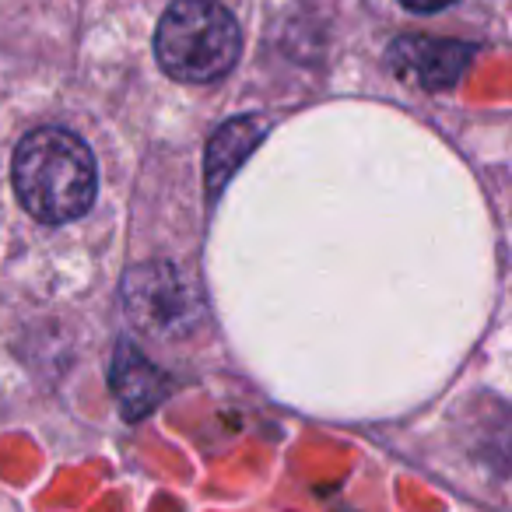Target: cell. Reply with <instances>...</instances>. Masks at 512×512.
<instances>
[{"label": "cell", "instance_id": "obj_1", "mask_svg": "<svg viewBox=\"0 0 512 512\" xmlns=\"http://www.w3.org/2000/svg\"><path fill=\"white\" fill-rule=\"evenodd\" d=\"M11 183L32 218L64 225L92 207L99 176L92 151L78 134L64 127H39L15 148Z\"/></svg>", "mask_w": 512, "mask_h": 512}, {"label": "cell", "instance_id": "obj_2", "mask_svg": "<svg viewBox=\"0 0 512 512\" xmlns=\"http://www.w3.org/2000/svg\"><path fill=\"white\" fill-rule=\"evenodd\" d=\"M155 53L176 81H214L239 57V25L214 0H176L158 22Z\"/></svg>", "mask_w": 512, "mask_h": 512}, {"label": "cell", "instance_id": "obj_3", "mask_svg": "<svg viewBox=\"0 0 512 512\" xmlns=\"http://www.w3.org/2000/svg\"><path fill=\"white\" fill-rule=\"evenodd\" d=\"M470 46L460 43H439V39H421V36H407L397 39L390 50L393 64L400 74L421 81L425 88H446L467 71L470 64Z\"/></svg>", "mask_w": 512, "mask_h": 512}, {"label": "cell", "instance_id": "obj_4", "mask_svg": "<svg viewBox=\"0 0 512 512\" xmlns=\"http://www.w3.org/2000/svg\"><path fill=\"white\" fill-rule=\"evenodd\" d=\"M109 383H113V393H116V400H120V411L127 414L130 421L155 411V407L162 404L165 390H169V379L127 341L116 344Z\"/></svg>", "mask_w": 512, "mask_h": 512}, {"label": "cell", "instance_id": "obj_5", "mask_svg": "<svg viewBox=\"0 0 512 512\" xmlns=\"http://www.w3.org/2000/svg\"><path fill=\"white\" fill-rule=\"evenodd\" d=\"M267 134V123L256 116H239V120L225 123L218 134L207 141V190L211 197H218L221 186L228 183L235 169L249 158V151L260 144V137Z\"/></svg>", "mask_w": 512, "mask_h": 512}, {"label": "cell", "instance_id": "obj_6", "mask_svg": "<svg viewBox=\"0 0 512 512\" xmlns=\"http://www.w3.org/2000/svg\"><path fill=\"white\" fill-rule=\"evenodd\" d=\"M407 11H418V15H432V11H442L449 8V4H456V0H400Z\"/></svg>", "mask_w": 512, "mask_h": 512}]
</instances>
